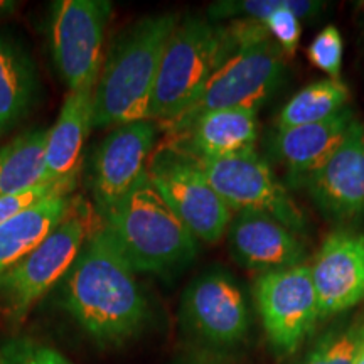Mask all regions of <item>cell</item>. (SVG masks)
<instances>
[{
	"label": "cell",
	"instance_id": "8",
	"mask_svg": "<svg viewBox=\"0 0 364 364\" xmlns=\"http://www.w3.org/2000/svg\"><path fill=\"white\" fill-rule=\"evenodd\" d=\"M147 177L196 240L215 245L226 236L233 211L211 188L194 159L161 145L150 156Z\"/></svg>",
	"mask_w": 364,
	"mask_h": 364
},
{
	"label": "cell",
	"instance_id": "21",
	"mask_svg": "<svg viewBox=\"0 0 364 364\" xmlns=\"http://www.w3.org/2000/svg\"><path fill=\"white\" fill-rule=\"evenodd\" d=\"M48 135L38 127L0 147V198L43 184Z\"/></svg>",
	"mask_w": 364,
	"mask_h": 364
},
{
	"label": "cell",
	"instance_id": "25",
	"mask_svg": "<svg viewBox=\"0 0 364 364\" xmlns=\"http://www.w3.org/2000/svg\"><path fill=\"white\" fill-rule=\"evenodd\" d=\"M0 364H75L53 346L33 338H12L0 348Z\"/></svg>",
	"mask_w": 364,
	"mask_h": 364
},
{
	"label": "cell",
	"instance_id": "28",
	"mask_svg": "<svg viewBox=\"0 0 364 364\" xmlns=\"http://www.w3.org/2000/svg\"><path fill=\"white\" fill-rule=\"evenodd\" d=\"M356 364H364V346H363V348H361V351H359V354H358Z\"/></svg>",
	"mask_w": 364,
	"mask_h": 364
},
{
	"label": "cell",
	"instance_id": "20",
	"mask_svg": "<svg viewBox=\"0 0 364 364\" xmlns=\"http://www.w3.org/2000/svg\"><path fill=\"white\" fill-rule=\"evenodd\" d=\"M39 81L33 59L19 43L0 36V132L27 117L38 98Z\"/></svg>",
	"mask_w": 364,
	"mask_h": 364
},
{
	"label": "cell",
	"instance_id": "16",
	"mask_svg": "<svg viewBox=\"0 0 364 364\" xmlns=\"http://www.w3.org/2000/svg\"><path fill=\"white\" fill-rule=\"evenodd\" d=\"M359 118L351 108L321 124L275 130L268 136V154L285 167L287 184L300 189L322 169L348 140Z\"/></svg>",
	"mask_w": 364,
	"mask_h": 364
},
{
	"label": "cell",
	"instance_id": "9",
	"mask_svg": "<svg viewBox=\"0 0 364 364\" xmlns=\"http://www.w3.org/2000/svg\"><path fill=\"white\" fill-rule=\"evenodd\" d=\"M252 294L268 348L277 358L294 356L321 322L311 267L257 275Z\"/></svg>",
	"mask_w": 364,
	"mask_h": 364
},
{
	"label": "cell",
	"instance_id": "3",
	"mask_svg": "<svg viewBox=\"0 0 364 364\" xmlns=\"http://www.w3.org/2000/svg\"><path fill=\"white\" fill-rule=\"evenodd\" d=\"M102 220V228L134 272L167 273L198 255L194 235L161 198L147 174Z\"/></svg>",
	"mask_w": 364,
	"mask_h": 364
},
{
	"label": "cell",
	"instance_id": "4",
	"mask_svg": "<svg viewBox=\"0 0 364 364\" xmlns=\"http://www.w3.org/2000/svg\"><path fill=\"white\" fill-rule=\"evenodd\" d=\"M233 29V51L213 73L198 98L164 132L188 124L208 112L248 108L258 112L282 88L289 73L285 54L258 22H228Z\"/></svg>",
	"mask_w": 364,
	"mask_h": 364
},
{
	"label": "cell",
	"instance_id": "2",
	"mask_svg": "<svg viewBox=\"0 0 364 364\" xmlns=\"http://www.w3.org/2000/svg\"><path fill=\"white\" fill-rule=\"evenodd\" d=\"M174 12L136 21L112 46L93 93V129L149 120L159 66L172 31Z\"/></svg>",
	"mask_w": 364,
	"mask_h": 364
},
{
	"label": "cell",
	"instance_id": "7",
	"mask_svg": "<svg viewBox=\"0 0 364 364\" xmlns=\"http://www.w3.org/2000/svg\"><path fill=\"white\" fill-rule=\"evenodd\" d=\"M91 230L86 204L73 199L65 220L43 243L0 275V306L12 324H22L36 304L65 279Z\"/></svg>",
	"mask_w": 364,
	"mask_h": 364
},
{
	"label": "cell",
	"instance_id": "17",
	"mask_svg": "<svg viewBox=\"0 0 364 364\" xmlns=\"http://www.w3.org/2000/svg\"><path fill=\"white\" fill-rule=\"evenodd\" d=\"M258 112L248 108L208 112L166 132L162 145L196 161H216L257 150Z\"/></svg>",
	"mask_w": 364,
	"mask_h": 364
},
{
	"label": "cell",
	"instance_id": "26",
	"mask_svg": "<svg viewBox=\"0 0 364 364\" xmlns=\"http://www.w3.org/2000/svg\"><path fill=\"white\" fill-rule=\"evenodd\" d=\"M53 196H70V193L54 184H39L36 188L22 191V193L2 196L0 198V225L11 221L12 218L19 216L26 209L44 201V199L53 198Z\"/></svg>",
	"mask_w": 364,
	"mask_h": 364
},
{
	"label": "cell",
	"instance_id": "14",
	"mask_svg": "<svg viewBox=\"0 0 364 364\" xmlns=\"http://www.w3.org/2000/svg\"><path fill=\"white\" fill-rule=\"evenodd\" d=\"M326 218L351 225L364 221V124L358 122L329 162L300 186Z\"/></svg>",
	"mask_w": 364,
	"mask_h": 364
},
{
	"label": "cell",
	"instance_id": "5",
	"mask_svg": "<svg viewBox=\"0 0 364 364\" xmlns=\"http://www.w3.org/2000/svg\"><path fill=\"white\" fill-rule=\"evenodd\" d=\"M235 44L230 24L199 16L179 21L164 49L149 120L159 130L177 120L233 51Z\"/></svg>",
	"mask_w": 364,
	"mask_h": 364
},
{
	"label": "cell",
	"instance_id": "10",
	"mask_svg": "<svg viewBox=\"0 0 364 364\" xmlns=\"http://www.w3.org/2000/svg\"><path fill=\"white\" fill-rule=\"evenodd\" d=\"M196 164L233 213H262L284 223L302 238L307 235L306 213L257 150L216 161H196Z\"/></svg>",
	"mask_w": 364,
	"mask_h": 364
},
{
	"label": "cell",
	"instance_id": "15",
	"mask_svg": "<svg viewBox=\"0 0 364 364\" xmlns=\"http://www.w3.org/2000/svg\"><path fill=\"white\" fill-rule=\"evenodd\" d=\"M226 238L235 262L257 275L307 263L302 236L262 213H233Z\"/></svg>",
	"mask_w": 364,
	"mask_h": 364
},
{
	"label": "cell",
	"instance_id": "18",
	"mask_svg": "<svg viewBox=\"0 0 364 364\" xmlns=\"http://www.w3.org/2000/svg\"><path fill=\"white\" fill-rule=\"evenodd\" d=\"M93 88L70 91L46 144L43 184H54L71 193L76 184L83 147L93 120Z\"/></svg>",
	"mask_w": 364,
	"mask_h": 364
},
{
	"label": "cell",
	"instance_id": "22",
	"mask_svg": "<svg viewBox=\"0 0 364 364\" xmlns=\"http://www.w3.org/2000/svg\"><path fill=\"white\" fill-rule=\"evenodd\" d=\"M349 108V88L341 80H318L304 86L275 117V130L321 124Z\"/></svg>",
	"mask_w": 364,
	"mask_h": 364
},
{
	"label": "cell",
	"instance_id": "24",
	"mask_svg": "<svg viewBox=\"0 0 364 364\" xmlns=\"http://www.w3.org/2000/svg\"><path fill=\"white\" fill-rule=\"evenodd\" d=\"M344 41L343 34L336 26H326L307 48L309 61L322 73L329 75L331 80H341L343 73Z\"/></svg>",
	"mask_w": 364,
	"mask_h": 364
},
{
	"label": "cell",
	"instance_id": "1",
	"mask_svg": "<svg viewBox=\"0 0 364 364\" xmlns=\"http://www.w3.org/2000/svg\"><path fill=\"white\" fill-rule=\"evenodd\" d=\"M59 306L100 349L122 348L147 326V297L102 225L59 282Z\"/></svg>",
	"mask_w": 364,
	"mask_h": 364
},
{
	"label": "cell",
	"instance_id": "19",
	"mask_svg": "<svg viewBox=\"0 0 364 364\" xmlns=\"http://www.w3.org/2000/svg\"><path fill=\"white\" fill-rule=\"evenodd\" d=\"M71 203L70 196H53L0 225V275L43 243L65 220Z\"/></svg>",
	"mask_w": 364,
	"mask_h": 364
},
{
	"label": "cell",
	"instance_id": "11",
	"mask_svg": "<svg viewBox=\"0 0 364 364\" xmlns=\"http://www.w3.org/2000/svg\"><path fill=\"white\" fill-rule=\"evenodd\" d=\"M110 16L112 2L107 0H59L53 4L49 24L53 61L70 91L97 86Z\"/></svg>",
	"mask_w": 364,
	"mask_h": 364
},
{
	"label": "cell",
	"instance_id": "6",
	"mask_svg": "<svg viewBox=\"0 0 364 364\" xmlns=\"http://www.w3.org/2000/svg\"><path fill=\"white\" fill-rule=\"evenodd\" d=\"M179 317L182 331L194 344L220 356L241 351L252 336V302L225 268H209L189 282Z\"/></svg>",
	"mask_w": 364,
	"mask_h": 364
},
{
	"label": "cell",
	"instance_id": "23",
	"mask_svg": "<svg viewBox=\"0 0 364 364\" xmlns=\"http://www.w3.org/2000/svg\"><path fill=\"white\" fill-rule=\"evenodd\" d=\"M364 346V317L343 318L317 336L295 364H356Z\"/></svg>",
	"mask_w": 364,
	"mask_h": 364
},
{
	"label": "cell",
	"instance_id": "13",
	"mask_svg": "<svg viewBox=\"0 0 364 364\" xmlns=\"http://www.w3.org/2000/svg\"><path fill=\"white\" fill-rule=\"evenodd\" d=\"M318 321L343 316L364 300V235L338 228L327 235L311 265Z\"/></svg>",
	"mask_w": 364,
	"mask_h": 364
},
{
	"label": "cell",
	"instance_id": "29",
	"mask_svg": "<svg viewBox=\"0 0 364 364\" xmlns=\"http://www.w3.org/2000/svg\"><path fill=\"white\" fill-rule=\"evenodd\" d=\"M196 364H204V363H196Z\"/></svg>",
	"mask_w": 364,
	"mask_h": 364
},
{
	"label": "cell",
	"instance_id": "27",
	"mask_svg": "<svg viewBox=\"0 0 364 364\" xmlns=\"http://www.w3.org/2000/svg\"><path fill=\"white\" fill-rule=\"evenodd\" d=\"M14 6H16V4H14V2H7V0H0V17L6 16V14H9V12H12L14 11Z\"/></svg>",
	"mask_w": 364,
	"mask_h": 364
},
{
	"label": "cell",
	"instance_id": "12",
	"mask_svg": "<svg viewBox=\"0 0 364 364\" xmlns=\"http://www.w3.org/2000/svg\"><path fill=\"white\" fill-rule=\"evenodd\" d=\"M157 132L154 122H134L115 127L100 144L91 177L95 211L100 218L108 215L147 174Z\"/></svg>",
	"mask_w": 364,
	"mask_h": 364
}]
</instances>
